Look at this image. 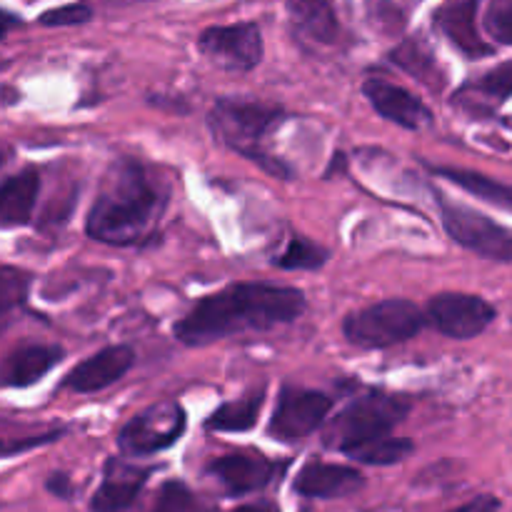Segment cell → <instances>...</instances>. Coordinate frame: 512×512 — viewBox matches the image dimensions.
I'll list each match as a JSON object with an SVG mask.
<instances>
[{
  "mask_svg": "<svg viewBox=\"0 0 512 512\" xmlns=\"http://www.w3.org/2000/svg\"><path fill=\"white\" fill-rule=\"evenodd\" d=\"M305 310V295L295 288L268 283H235L208 295L178 320L175 338L185 345H210L248 330H268L293 323Z\"/></svg>",
  "mask_w": 512,
  "mask_h": 512,
  "instance_id": "cell-1",
  "label": "cell"
},
{
  "mask_svg": "<svg viewBox=\"0 0 512 512\" xmlns=\"http://www.w3.org/2000/svg\"><path fill=\"white\" fill-rule=\"evenodd\" d=\"M168 205L163 180L138 160L123 158L105 173L85 230L108 245H135L148 238Z\"/></svg>",
  "mask_w": 512,
  "mask_h": 512,
  "instance_id": "cell-2",
  "label": "cell"
},
{
  "mask_svg": "<svg viewBox=\"0 0 512 512\" xmlns=\"http://www.w3.org/2000/svg\"><path fill=\"white\" fill-rule=\"evenodd\" d=\"M280 118H283V113L273 105L245 98H220L210 110V125H213V133L218 135L220 143H225L243 158L255 160L268 173L285 178L283 165L278 160L268 158L263 148L265 133Z\"/></svg>",
  "mask_w": 512,
  "mask_h": 512,
  "instance_id": "cell-3",
  "label": "cell"
},
{
  "mask_svg": "<svg viewBox=\"0 0 512 512\" xmlns=\"http://www.w3.org/2000/svg\"><path fill=\"white\" fill-rule=\"evenodd\" d=\"M408 413L410 400L403 395H363L355 403H350L343 413L335 415L328 433H325V445L340 450V453H348V450L358 448L368 440L390 435Z\"/></svg>",
  "mask_w": 512,
  "mask_h": 512,
  "instance_id": "cell-4",
  "label": "cell"
},
{
  "mask_svg": "<svg viewBox=\"0 0 512 512\" xmlns=\"http://www.w3.org/2000/svg\"><path fill=\"white\" fill-rule=\"evenodd\" d=\"M425 325V313L410 300H383L350 313L343 323L348 343L358 348H390L415 338Z\"/></svg>",
  "mask_w": 512,
  "mask_h": 512,
  "instance_id": "cell-5",
  "label": "cell"
},
{
  "mask_svg": "<svg viewBox=\"0 0 512 512\" xmlns=\"http://www.w3.org/2000/svg\"><path fill=\"white\" fill-rule=\"evenodd\" d=\"M440 215L450 238L483 258L512 263V230L495 223L488 215L460 203L440 198Z\"/></svg>",
  "mask_w": 512,
  "mask_h": 512,
  "instance_id": "cell-6",
  "label": "cell"
},
{
  "mask_svg": "<svg viewBox=\"0 0 512 512\" xmlns=\"http://www.w3.org/2000/svg\"><path fill=\"white\" fill-rule=\"evenodd\" d=\"M185 433V410L175 400H163L158 405H150L140 415H135L118 435V445L125 455L145 458L160 450L175 445L180 435Z\"/></svg>",
  "mask_w": 512,
  "mask_h": 512,
  "instance_id": "cell-7",
  "label": "cell"
},
{
  "mask_svg": "<svg viewBox=\"0 0 512 512\" xmlns=\"http://www.w3.org/2000/svg\"><path fill=\"white\" fill-rule=\"evenodd\" d=\"M330 408H333V400L325 393H318V390H280L278 405H275V413L268 425L270 438L280 440V443L308 438L310 433H315L325 423Z\"/></svg>",
  "mask_w": 512,
  "mask_h": 512,
  "instance_id": "cell-8",
  "label": "cell"
},
{
  "mask_svg": "<svg viewBox=\"0 0 512 512\" xmlns=\"http://www.w3.org/2000/svg\"><path fill=\"white\" fill-rule=\"evenodd\" d=\"M198 48L220 68L245 73V70H253L263 58V35L255 23L215 25L200 35Z\"/></svg>",
  "mask_w": 512,
  "mask_h": 512,
  "instance_id": "cell-9",
  "label": "cell"
},
{
  "mask_svg": "<svg viewBox=\"0 0 512 512\" xmlns=\"http://www.w3.org/2000/svg\"><path fill=\"white\" fill-rule=\"evenodd\" d=\"M428 320L448 338L468 340L495 320V308L478 295L440 293L428 303Z\"/></svg>",
  "mask_w": 512,
  "mask_h": 512,
  "instance_id": "cell-10",
  "label": "cell"
},
{
  "mask_svg": "<svg viewBox=\"0 0 512 512\" xmlns=\"http://www.w3.org/2000/svg\"><path fill=\"white\" fill-rule=\"evenodd\" d=\"M135 363V353L128 345H110L75 365L63 380V388L73 393H98L118 383Z\"/></svg>",
  "mask_w": 512,
  "mask_h": 512,
  "instance_id": "cell-11",
  "label": "cell"
},
{
  "mask_svg": "<svg viewBox=\"0 0 512 512\" xmlns=\"http://www.w3.org/2000/svg\"><path fill=\"white\" fill-rule=\"evenodd\" d=\"M363 93L368 98V103L383 115L390 123L400 125L405 130H423L433 123V115L430 110L415 98L413 93H408L405 88L388 83V80L370 78L363 85Z\"/></svg>",
  "mask_w": 512,
  "mask_h": 512,
  "instance_id": "cell-12",
  "label": "cell"
},
{
  "mask_svg": "<svg viewBox=\"0 0 512 512\" xmlns=\"http://www.w3.org/2000/svg\"><path fill=\"white\" fill-rule=\"evenodd\" d=\"M435 25L468 58H485L493 53L478 30V0H448L435 13Z\"/></svg>",
  "mask_w": 512,
  "mask_h": 512,
  "instance_id": "cell-13",
  "label": "cell"
},
{
  "mask_svg": "<svg viewBox=\"0 0 512 512\" xmlns=\"http://www.w3.org/2000/svg\"><path fill=\"white\" fill-rule=\"evenodd\" d=\"M63 360L58 345H25L0 360V388H28Z\"/></svg>",
  "mask_w": 512,
  "mask_h": 512,
  "instance_id": "cell-14",
  "label": "cell"
},
{
  "mask_svg": "<svg viewBox=\"0 0 512 512\" xmlns=\"http://www.w3.org/2000/svg\"><path fill=\"white\" fill-rule=\"evenodd\" d=\"M210 473L230 495H248L265 488L273 478L275 468L268 458L258 453H235L215 460L210 465Z\"/></svg>",
  "mask_w": 512,
  "mask_h": 512,
  "instance_id": "cell-15",
  "label": "cell"
},
{
  "mask_svg": "<svg viewBox=\"0 0 512 512\" xmlns=\"http://www.w3.org/2000/svg\"><path fill=\"white\" fill-rule=\"evenodd\" d=\"M363 483V475L348 465L308 463L295 478V493L305 498H345L363 488Z\"/></svg>",
  "mask_w": 512,
  "mask_h": 512,
  "instance_id": "cell-16",
  "label": "cell"
},
{
  "mask_svg": "<svg viewBox=\"0 0 512 512\" xmlns=\"http://www.w3.org/2000/svg\"><path fill=\"white\" fill-rule=\"evenodd\" d=\"M150 470L135 468V465L123 463V460H110L105 468L103 485L93 500L95 512H123L133 505L138 493L143 490Z\"/></svg>",
  "mask_w": 512,
  "mask_h": 512,
  "instance_id": "cell-17",
  "label": "cell"
},
{
  "mask_svg": "<svg viewBox=\"0 0 512 512\" xmlns=\"http://www.w3.org/2000/svg\"><path fill=\"white\" fill-rule=\"evenodd\" d=\"M40 193V175L23 170L0 183V225H25L35 210Z\"/></svg>",
  "mask_w": 512,
  "mask_h": 512,
  "instance_id": "cell-18",
  "label": "cell"
},
{
  "mask_svg": "<svg viewBox=\"0 0 512 512\" xmlns=\"http://www.w3.org/2000/svg\"><path fill=\"white\" fill-rule=\"evenodd\" d=\"M295 28L315 43H333L338 38V18L333 0H285Z\"/></svg>",
  "mask_w": 512,
  "mask_h": 512,
  "instance_id": "cell-19",
  "label": "cell"
},
{
  "mask_svg": "<svg viewBox=\"0 0 512 512\" xmlns=\"http://www.w3.org/2000/svg\"><path fill=\"white\" fill-rule=\"evenodd\" d=\"M433 173L440 175V178L450 180V183H455L458 188L468 190V193L475 195V198L495 205V208L512 210L510 183H500V180H493L488 178V175L475 173V170H465V168H433Z\"/></svg>",
  "mask_w": 512,
  "mask_h": 512,
  "instance_id": "cell-20",
  "label": "cell"
},
{
  "mask_svg": "<svg viewBox=\"0 0 512 512\" xmlns=\"http://www.w3.org/2000/svg\"><path fill=\"white\" fill-rule=\"evenodd\" d=\"M265 403L263 393H250L245 398L225 403L215 410L208 418V428L218 430V433H243L258 423L260 408Z\"/></svg>",
  "mask_w": 512,
  "mask_h": 512,
  "instance_id": "cell-21",
  "label": "cell"
},
{
  "mask_svg": "<svg viewBox=\"0 0 512 512\" xmlns=\"http://www.w3.org/2000/svg\"><path fill=\"white\" fill-rule=\"evenodd\" d=\"M390 58H393V63H398L400 68L408 70L413 78L430 85V88H440V85H443V73H440L438 63L433 60V53H430L420 40H408V43H403L400 48H395Z\"/></svg>",
  "mask_w": 512,
  "mask_h": 512,
  "instance_id": "cell-22",
  "label": "cell"
},
{
  "mask_svg": "<svg viewBox=\"0 0 512 512\" xmlns=\"http://www.w3.org/2000/svg\"><path fill=\"white\" fill-rule=\"evenodd\" d=\"M413 453V443L408 438H395V435H383V438L368 440L358 448L348 450V458L358 460L365 465H395Z\"/></svg>",
  "mask_w": 512,
  "mask_h": 512,
  "instance_id": "cell-23",
  "label": "cell"
},
{
  "mask_svg": "<svg viewBox=\"0 0 512 512\" xmlns=\"http://www.w3.org/2000/svg\"><path fill=\"white\" fill-rule=\"evenodd\" d=\"M275 263L283 270H318L328 263V250L310 243L303 235H293Z\"/></svg>",
  "mask_w": 512,
  "mask_h": 512,
  "instance_id": "cell-24",
  "label": "cell"
},
{
  "mask_svg": "<svg viewBox=\"0 0 512 512\" xmlns=\"http://www.w3.org/2000/svg\"><path fill=\"white\" fill-rule=\"evenodd\" d=\"M153 512H215V508L188 485L170 480L160 488Z\"/></svg>",
  "mask_w": 512,
  "mask_h": 512,
  "instance_id": "cell-25",
  "label": "cell"
},
{
  "mask_svg": "<svg viewBox=\"0 0 512 512\" xmlns=\"http://www.w3.org/2000/svg\"><path fill=\"white\" fill-rule=\"evenodd\" d=\"M30 275L23 270L3 268L0 270V328L8 323L10 313L20 308L28 298Z\"/></svg>",
  "mask_w": 512,
  "mask_h": 512,
  "instance_id": "cell-26",
  "label": "cell"
},
{
  "mask_svg": "<svg viewBox=\"0 0 512 512\" xmlns=\"http://www.w3.org/2000/svg\"><path fill=\"white\" fill-rule=\"evenodd\" d=\"M485 30L498 43L512 45V0H490L485 10Z\"/></svg>",
  "mask_w": 512,
  "mask_h": 512,
  "instance_id": "cell-27",
  "label": "cell"
},
{
  "mask_svg": "<svg viewBox=\"0 0 512 512\" xmlns=\"http://www.w3.org/2000/svg\"><path fill=\"white\" fill-rule=\"evenodd\" d=\"M478 93L488 95V98H510L512 95V63H503L498 68H493L490 73H485L478 83L473 85Z\"/></svg>",
  "mask_w": 512,
  "mask_h": 512,
  "instance_id": "cell-28",
  "label": "cell"
},
{
  "mask_svg": "<svg viewBox=\"0 0 512 512\" xmlns=\"http://www.w3.org/2000/svg\"><path fill=\"white\" fill-rule=\"evenodd\" d=\"M93 18L90 8L85 5H63V8L48 10L40 15V23L50 25V28H65V25H83Z\"/></svg>",
  "mask_w": 512,
  "mask_h": 512,
  "instance_id": "cell-29",
  "label": "cell"
},
{
  "mask_svg": "<svg viewBox=\"0 0 512 512\" xmlns=\"http://www.w3.org/2000/svg\"><path fill=\"white\" fill-rule=\"evenodd\" d=\"M58 435L48 433V435H38V438H25V440H0V458H10V455L25 453L30 448H40V445L50 443Z\"/></svg>",
  "mask_w": 512,
  "mask_h": 512,
  "instance_id": "cell-30",
  "label": "cell"
},
{
  "mask_svg": "<svg viewBox=\"0 0 512 512\" xmlns=\"http://www.w3.org/2000/svg\"><path fill=\"white\" fill-rule=\"evenodd\" d=\"M500 500L493 498V495H478L475 500H470V503H465L463 508L453 510V512H500Z\"/></svg>",
  "mask_w": 512,
  "mask_h": 512,
  "instance_id": "cell-31",
  "label": "cell"
},
{
  "mask_svg": "<svg viewBox=\"0 0 512 512\" xmlns=\"http://www.w3.org/2000/svg\"><path fill=\"white\" fill-rule=\"evenodd\" d=\"M18 25H20V20L15 18L13 13H8V10L0 8V38H5V35H8L13 28H18Z\"/></svg>",
  "mask_w": 512,
  "mask_h": 512,
  "instance_id": "cell-32",
  "label": "cell"
},
{
  "mask_svg": "<svg viewBox=\"0 0 512 512\" xmlns=\"http://www.w3.org/2000/svg\"><path fill=\"white\" fill-rule=\"evenodd\" d=\"M235 512H278V508L268 503H260V505H245V508H238Z\"/></svg>",
  "mask_w": 512,
  "mask_h": 512,
  "instance_id": "cell-33",
  "label": "cell"
},
{
  "mask_svg": "<svg viewBox=\"0 0 512 512\" xmlns=\"http://www.w3.org/2000/svg\"><path fill=\"white\" fill-rule=\"evenodd\" d=\"M5 160H8V150L0 148V168H3V165H5Z\"/></svg>",
  "mask_w": 512,
  "mask_h": 512,
  "instance_id": "cell-34",
  "label": "cell"
}]
</instances>
